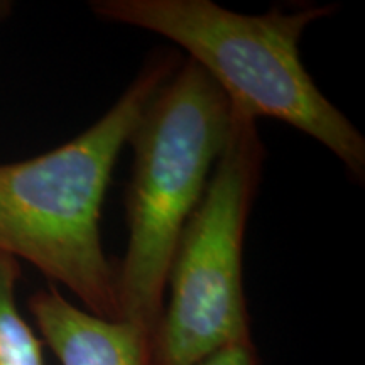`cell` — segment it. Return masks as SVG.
Returning <instances> with one entry per match:
<instances>
[{"label": "cell", "instance_id": "cell-1", "mask_svg": "<svg viewBox=\"0 0 365 365\" xmlns=\"http://www.w3.org/2000/svg\"><path fill=\"white\" fill-rule=\"evenodd\" d=\"M180 65L173 51L153 54L80 135L41 156L0 164V252L33 264L100 318L122 319L117 266L100 232L105 195L145 107Z\"/></svg>", "mask_w": 365, "mask_h": 365}, {"label": "cell", "instance_id": "cell-2", "mask_svg": "<svg viewBox=\"0 0 365 365\" xmlns=\"http://www.w3.org/2000/svg\"><path fill=\"white\" fill-rule=\"evenodd\" d=\"M100 19L164 36L190 54L223 91L232 112L269 117L318 140L357 181L365 178V139L328 100L301 61L299 41L335 6L245 16L212 0H97Z\"/></svg>", "mask_w": 365, "mask_h": 365}, {"label": "cell", "instance_id": "cell-3", "mask_svg": "<svg viewBox=\"0 0 365 365\" xmlns=\"http://www.w3.org/2000/svg\"><path fill=\"white\" fill-rule=\"evenodd\" d=\"M232 127V107L198 65L186 59L137 122L127 190L125 255L117 264L122 319L154 333L178 240L202 202Z\"/></svg>", "mask_w": 365, "mask_h": 365}, {"label": "cell", "instance_id": "cell-4", "mask_svg": "<svg viewBox=\"0 0 365 365\" xmlns=\"http://www.w3.org/2000/svg\"><path fill=\"white\" fill-rule=\"evenodd\" d=\"M264 159L257 122L232 112L225 148L173 255L154 365H196L223 346L252 340L242 254Z\"/></svg>", "mask_w": 365, "mask_h": 365}, {"label": "cell", "instance_id": "cell-5", "mask_svg": "<svg viewBox=\"0 0 365 365\" xmlns=\"http://www.w3.org/2000/svg\"><path fill=\"white\" fill-rule=\"evenodd\" d=\"M29 312L61 365H154L150 333L127 319L86 312L56 286L31 296Z\"/></svg>", "mask_w": 365, "mask_h": 365}, {"label": "cell", "instance_id": "cell-6", "mask_svg": "<svg viewBox=\"0 0 365 365\" xmlns=\"http://www.w3.org/2000/svg\"><path fill=\"white\" fill-rule=\"evenodd\" d=\"M19 261L0 252V365H44L43 340L16 303Z\"/></svg>", "mask_w": 365, "mask_h": 365}, {"label": "cell", "instance_id": "cell-7", "mask_svg": "<svg viewBox=\"0 0 365 365\" xmlns=\"http://www.w3.org/2000/svg\"><path fill=\"white\" fill-rule=\"evenodd\" d=\"M196 365H259V357L254 341L245 340L223 346Z\"/></svg>", "mask_w": 365, "mask_h": 365}, {"label": "cell", "instance_id": "cell-8", "mask_svg": "<svg viewBox=\"0 0 365 365\" xmlns=\"http://www.w3.org/2000/svg\"><path fill=\"white\" fill-rule=\"evenodd\" d=\"M9 11H11V4L2 2V0H0V21L7 16Z\"/></svg>", "mask_w": 365, "mask_h": 365}]
</instances>
